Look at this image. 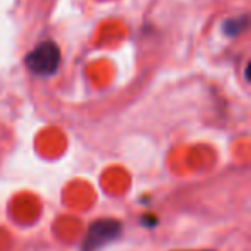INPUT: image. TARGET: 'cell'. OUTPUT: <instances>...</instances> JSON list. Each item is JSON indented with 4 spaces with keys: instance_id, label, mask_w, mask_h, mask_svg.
Returning a JSON list of instances; mask_svg holds the SVG:
<instances>
[{
    "instance_id": "cell-1",
    "label": "cell",
    "mask_w": 251,
    "mask_h": 251,
    "mask_svg": "<svg viewBox=\"0 0 251 251\" xmlns=\"http://www.w3.org/2000/svg\"><path fill=\"white\" fill-rule=\"evenodd\" d=\"M26 67L33 74L38 76H50L59 69L60 64V49L53 42H43L36 45L26 55Z\"/></svg>"
},
{
    "instance_id": "cell-2",
    "label": "cell",
    "mask_w": 251,
    "mask_h": 251,
    "mask_svg": "<svg viewBox=\"0 0 251 251\" xmlns=\"http://www.w3.org/2000/svg\"><path fill=\"white\" fill-rule=\"evenodd\" d=\"M121 234V222L115 219L95 220L88 229L83 241V251H97L98 248L107 246L115 241Z\"/></svg>"
},
{
    "instance_id": "cell-3",
    "label": "cell",
    "mask_w": 251,
    "mask_h": 251,
    "mask_svg": "<svg viewBox=\"0 0 251 251\" xmlns=\"http://www.w3.org/2000/svg\"><path fill=\"white\" fill-rule=\"evenodd\" d=\"M248 28V18L246 16H236V18H230L227 21H224L222 25V31L226 33L227 36H237Z\"/></svg>"
},
{
    "instance_id": "cell-4",
    "label": "cell",
    "mask_w": 251,
    "mask_h": 251,
    "mask_svg": "<svg viewBox=\"0 0 251 251\" xmlns=\"http://www.w3.org/2000/svg\"><path fill=\"white\" fill-rule=\"evenodd\" d=\"M205 251H212V250H205Z\"/></svg>"
}]
</instances>
